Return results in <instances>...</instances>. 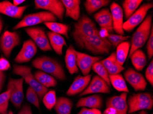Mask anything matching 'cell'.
I'll use <instances>...</instances> for the list:
<instances>
[{"label": "cell", "mask_w": 153, "mask_h": 114, "mask_svg": "<svg viewBox=\"0 0 153 114\" xmlns=\"http://www.w3.org/2000/svg\"><path fill=\"white\" fill-rule=\"evenodd\" d=\"M110 86L104 79L98 75H94L85 90L80 94L79 96H85L93 93H111Z\"/></svg>", "instance_id": "14"}, {"label": "cell", "mask_w": 153, "mask_h": 114, "mask_svg": "<svg viewBox=\"0 0 153 114\" xmlns=\"http://www.w3.org/2000/svg\"><path fill=\"white\" fill-rule=\"evenodd\" d=\"M47 36L49 40L50 44L57 54L62 55L64 46H67V43L64 38L60 34L51 31L48 32Z\"/></svg>", "instance_id": "24"}, {"label": "cell", "mask_w": 153, "mask_h": 114, "mask_svg": "<svg viewBox=\"0 0 153 114\" xmlns=\"http://www.w3.org/2000/svg\"><path fill=\"white\" fill-rule=\"evenodd\" d=\"M145 77L147 80L150 83V85H153V60H151L149 65L148 66L145 71Z\"/></svg>", "instance_id": "42"}, {"label": "cell", "mask_w": 153, "mask_h": 114, "mask_svg": "<svg viewBox=\"0 0 153 114\" xmlns=\"http://www.w3.org/2000/svg\"><path fill=\"white\" fill-rule=\"evenodd\" d=\"M91 74L86 76L79 75L76 76L66 92V95L71 96L81 94L88 86L91 81Z\"/></svg>", "instance_id": "19"}, {"label": "cell", "mask_w": 153, "mask_h": 114, "mask_svg": "<svg viewBox=\"0 0 153 114\" xmlns=\"http://www.w3.org/2000/svg\"><path fill=\"white\" fill-rule=\"evenodd\" d=\"M73 105L71 99L65 97H60L57 99L54 109L57 114H71Z\"/></svg>", "instance_id": "26"}, {"label": "cell", "mask_w": 153, "mask_h": 114, "mask_svg": "<svg viewBox=\"0 0 153 114\" xmlns=\"http://www.w3.org/2000/svg\"><path fill=\"white\" fill-rule=\"evenodd\" d=\"M75 53L76 56V65L83 76L88 75L94 64L102 59L101 57L92 56L76 50H75Z\"/></svg>", "instance_id": "13"}, {"label": "cell", "mask_w": 153, "mask_h": 114, "mask_svg": "<svg viewBox=\"0 0 153 114\" xmlns=\"http://www.w3.org/2000/svg\"><path fill=\"white\" fill-rule=\"evenodd\" d=\"M142 2V0H125L123 1V11L127 19L133 15Z\"/></svg>", "instance_id": "33"}, {"label": "cell", "mask_w": 153, "mask_h": 114, "mask_svg": "<svg viewBox=\"0 0 153 114\" xmlns=\"http://www.w3.org/2000/svg\"><path fill=\"white\" fill-rule=\"evenodd\" d=\"M92 69L99 77L104 79L111 88V82L109 79V74L107 72V69L103 66L100 62V61L94 63L92 66Z\"/></svg>", "instance_id": "34"}, {"label": "cell", "mask_w": 153, "mask_h": 114, "mask_svg": "<svg viewBox=\"0 0 153 114\" xmlns=\"http://www.w3.org/2000/svg\"><path fill=\"white\" fill-rule=\"evenodd\" d=\"M153 7V2L143 4L123 24V30L131 31L138 25L141 24L146 18L149 10Z\"/></svg>", "instance_id": "8"}, {"label": "cell", "mask_w": 153, "mask_h": 114, "mask_svg": "<svg viewBox=\"0 0 153 114\" xmlns=\"http://www.w3.org/2000/svg\"><path fill=\"white\" fill-rule=\"evenodd\" d=\"M13 71L16 75H19L24 79V81L30 85L37 93L39 99L42 100L44 96L48 91V88L43 86L38 82L31 72V68L25 65H14Z\"/></svg>", "instance_id": "4"}, {"label": "cell", "mask_w": 153, "mask_h": 114, "mask_svg": "<svg viewBox=\"0 0 153 114\" xmlns=\"http://www.w3.org/2000/svg\"><path fill=\"white\" fill-rule=\"evenodd\" d=\"M128 114L153 108V96L149 93H138L130 96L127 101Z\"/></svg>", "instance_id": "6"}, {"label": "cell", "mask_w": 153, "mask_h": 114, "mask_svg": "<svg viewBox=\"0 0 153 114\" xmlns=\"http://www.w3.org/2000/svg\"><path fill=\"white\" fill-rule=\"evenodd\" d=\"M113 21V31L118 35H124L123 30V11L121 6L116 2H113L110 6Z\"/></svg>", "instance_id": "17"}, {"label": "cell", "mask_w": 153, "mask_h": 114, "mask_svg": "<svg viewBox=\"0 0 153 114\" xmlns=\"http://www.w3.org/2000/svg\"><path fill=\"white\" fill-rule=\"evenodd\" d=\"M29 6L16 7L8 1L0 2V13L15 18H22L25 11Z\"/></svg>", "instance_id": "20"}, {"label": "cell", "mask_w": 153, "mask_h": 114, "mask_svg": "<svg viewBox=\"0 0 153 114\" xmlns=\"http://www.w3.org/2000/svg\"><path fill=\"white\" fill-rule=\"evenodd\" d=\"M57 20V18L53 14L48 11L30 14L25 16L13 29L16 30L19 28L33 26L45 22H56Z\"/></svg>", "instance_id": "7"}, {"label": "cell", "mask_w": 153, "mask_h": 114, "mask_svg": "<svg viewBox=\"0 0 153 114\" xmlns=\"http://www.w3.org/2000/svg\"><path fill=\"white\" fill-rule=\"evenodd\" d=\"M125 79L136 91H143L146 88L147 83L141 74L132 68H130L124 73Z\"/></svg>", "instance_id": "16"}, {"label": "cell", "mask_w": 153, "mask_h": 114, "mask_svg": "<svg viewBox=\"0 0 153 114\" xmlns=\"http://www.w3.org/2000/svg\"><path fill=\"white\" fill-rule=\"evenodd\" d=\"M111 1L109 0H87L84 6L88 14L91 15L103 7L108 6Z\"/></svg>", "instance_id": "31"}, {"label": "cell", "mask_w": 153, "mask_h": 114, "mask_svg": "<svg viewBox=\"0 0 153 114\" xmlns=\"http://www.w3.org/2000/svg\"></svg>", "instance_id": "52"}, {"label": "cell", "mask_w": 153, "mask_h": 114, "mask_svg": "<svg viewBox=\"0 0 153 114\" xmlns=\"http://www.w3.org/2000/svg\"><path fill=\"white\" fill-rule=\"evenodd\" d=\"M18 114H33L30 106L27 104H24Z\"/></svg>", "instance_id": "45"}, {"label": "cell", "mask_w": 153, "mask_h": 114, "mask_svg": "<svg viewBox=\"0 0 153 114\" xmlns=\"http://www.w3.org/2000/svg\"><path fill=\"white\" fill-rule=\"evenodd\" d=\"M5 79H6V75L3 72L0 71V92L2 90Z\"/></svg>", "instance_id": "47"}, {"label": "cell", "mask_w": 153, "mask_h": 114, "mask_svg": "<svg viewBox=\"0 0 153 114\" xmlns=\"http://www.w3.org/2000/svg\"><path fill=\"white\" fill-rule=\"evenodd\" d=\"M2 28H3V23H2L1 19L0 18V33H1Z\"/></svg>", "instance_id": "49"}, {"label": "cell", "mask_w": 153, "mask_h": 114, "mask_svg": "<svg viewBox=\"0 0 153 114\" xmlns=\"http://www.w3.org/2000/svg\"><path fill=\"white\" fill-rule=\"evenodd\" d=\"M124 68L123 66L119 65L116 60L115 63L107 70L109 75H114V74H119L123 70H124Z\"/></svg>", "instance_id": "41"}, {"label": "cell", "mask_w": 153, "mask_h": 114, "mask_svg": "<svg viewBox=\"0 0 153 114\" xmlns=\"http://www.w3.org/2000/svg\"><path fill=\"white\" fill-rule=\"evenodd\" d=\"M103 104L102 97L98 95H94L82 98L76 103V108L88 107L90 109H99Z\"/></svg>", "instance_id": "23"}, {"label": "cell", "mask_w": 153, "mask_h": 114, "mask_svg": "<svg viewBox=\"0 0 153 114\" xmlns=\"http://www.w3.org/2000/svg\"><path fill=\"white\" fill-rule=\"evenodd\" d=\"M33 67L42 71L60 80L66 79L63 68L58 61L50 57L42 56L34 59L32 63Z\"/></svg>", "instance_id": "2"}, {"label": "cell", "mask_w": 153, "mask_h": 114, "mask_svg": "<svg viewBox=\"0 0 153 114\" xmlns=\"http://www.w3.org/2000/svg\"><path fill=\"white\" fill-rule=\"evenodd\" d=\"M140 114H148L146 112H145V111H141L140 112Z\"/></svg>", "instance_id": "50"}, {"label": "cell", "mask_w": 153, "mask_h": 114, "mask_svg": "<svg viewBox=\"0 0 153 114\" xmlns=\"http://www.w3.org/2000/svg\"><path fill=\"white\" fill-rule=\"evenodd\" d=\"M111 46L107 38H101L97 34L85 38L80 48H85L94 54H109Z\"/></svg>", "instance_id": "5"}, {"label": "cell", "mask_w": 153, "mask_h": 114, "mask_svg": "<svg viewBox=\"0 0 153 114\" xmlns=\"http://www.w3.org/2000/svg\"><path fill=\"white\" fill-rule=\"evenodd\" d=\"M127 96L128 93L123 92L119 96L109 98L106 102V107L114 109L118 114H127L128 110Z\"/></svg>", "instance_id": "18"}, {"label": "cell", "mask_w": 153, "mask_h": 114, "mask_svg": "<svg viewBox=\"0 0 153 114\" xmlns=\"http://www.w3.org/2000/svg\"><path fill=\"white\" fill-rule=\"evenodd\" d=\"M37 53L36 43L31 39L25 41L20 51L16 57L14 61L18 63H25L30 61Z\"/></svg>", "instance_id": "15"}, {"label": "cell", "mask_w": 153, "mask_h": 114, "mask_svg": "<svg viewBox=\"0 0 153 114\" xmlns=\"http://www.w3.org/2000/svg\"><path fill=\"white\" fill-rule=\"evenodd\" d=\"M75 49L73 45H70L67 49L65 57L66 67L70 74L79 73V69L76 65V56Z\"/></svg>", "instance_id": "25"}, {"label": "cell", "mask_w": 153, "mask_h": 114, "mask_svg": "<svg viewBox=\"0 0 153 114\" xmlns=\"http://www.w3.org/2000/svg\"><path fill=\"white\" fill-rule=\"evenodd\" d=\"M152 21V15H148L145 18L143 22L133 34L131 38L129 57H130L131 55L136 50L140 49L143 46L148 40L153 26Z\"/></svg>", "instance_id": "3"}, {"label": "cell", "mask_w": 153, "mask_h": 114, "mask_svg": "<svg viewBox=\"0 0 153 114\" xmlns=\"http://www.w3.org/2000/svg\"><path fill=\"white\" fill-rule=\"evenodd\" d=\"M116 60H117V59H116V52H113L110 55V56L108 57V58L100 61V62L103 65V66L107 70L115 63Z\"/></svg>", "instance_id": "39"}, {"label": "cell", "mask_w": 153, "mask_h": 114, "mask_svg": "<svg viewBox=\"0 0 153 114\" xmlns=\"http://www.w3.org/2000/svg\"><path fill=\"white\" fill-rule=\"evenodd\" d=\"M35 8L44 9L52 13L61 21L63 20L65 8L60 0H35Z\"/></svg>", "instance_id": "10"}, {"label": "cell", "mask_w": 153, "mask_h": 114, "mask_svg": "<svg viewBox=\"0 0 153 114\" xmlns=\"http://www.w3.org/2000/svg\"><path fill=\"white\" fill-rule=\"evenodd\" d=\"M10 68L9 62L3 57L0 58V71L4 72L8 70Z\"/></svg>", "instance_id": "43"}, {"label": "cell", "mask_w": 153, "mask_h": 114, "mask_svg": "<svg viewBox=\"0 0 153 114\" xmlns=\"http://www.w3.org/2000/svg\"><path fill=\"white\" fill-rule=\"evenodd\" d=\"M44 24L52 32L63 35L68 39V32L71 28L69 25L56 22H45Z\"/></svg>", "instance_id": "30"}, {"label": "cell", "mask_w": 153, "mask_h": 114, "mask_svg": "<svg viewBox=\"0 0 153 114\" xmlns=\"http://www.w3.org/2000/svg\"><path fill=\"white\" fill-rule=\"evenodd\" d=\"M77 114H102V113L98 109L82 107L79 112Z\"/></svg>", "instance_id": "44"}, {"label": "cell", "mask_w": 153, "mask_h": 114, "mask_svg": "<svg viewBox=\"0 0 153 114\" xmlns=\"http://www.w3.org/2000/svg\"><path fill=\"white\" fill-rule=\"evenodd\" d=\"M33 76L39 83L46 88L55 87L57 85V80L54 77L40 70L36 72Z\"/></svg>", "instance_id": "27"}, {"label": "cell", "mask_w": 153, "mask_h": 114, "mask_svg": "<svg viewBox=\"0 0 153 114\" xmlns=\"http://www.w3.org/2000/svg\"><path fill=\"white\" fill-rule=\"evenodd\" d=\"M109 34V32L105 28H100L99 31V35L102 38H107Z\"/></svg>", "instance_id": "46"}, {"label": "cell", "mask_w": 153, "mask_h": 114, "mask_svg": "<svg viewBox=\"0 0 153 114\" xmlns=\"http://www.w3.org/2000/svg\"><path fill=\"white\" fill-rule=\"evenodd\" d=\"M56 93L53 90L47 92L42 99L44 104L45 107L50 110L54 108L56 104Z\"/></svg>", "instance_id": "35"}, {"label": "cell", "mask_w": 153, "mask_h": 114, "mask_svg": "<svg viewBox=\"0 0 153 114\" xmlns=\"http://www.w3.org/2000/svg\"><path fill=\"white\" fill-rule=\"evenodd\" d=\"M62 1L65 7V16L78 21L80 18V1L62 0Z\"/></svg>", "instance_id": "22"}, {"label": "cell", "mask_w": 153, "mask_h": 114, "mask_svg": "<svg viewBox=\"0 0 153 114\" xmlns=\"http://www.w3.org/2000/svg\"><path fill=\"white\" fill-rule=\"evenodd\" d=\"M10 100V91L9 90H7L0 95V114L7 113Z\"/></svg>", "instance_id": "36"}, {"label": "cell", "mask_w": 153, "mask_h": 114, "mask_svg": "<svg viewBox=\"0 0 153 114\" xmlns=\"http://www.w3.org/2000/svg\"><path fill=\"white\" fill-rule=\"evenodd\" d=\"M20 43L19 35L16 32L6 31L0 38V48L7 58H9L14 48Z\"/></svg>", "instance_id": "12"}, {"label": "cell", "mask_w": 153, "mask_h": 114, "mask_svg": "<svg viewBox=\"0 0 153 114\" xmlns=\"http://www.w3.org/2000/svg\"><path fill=\"white\" fill-rule=\"evenodd\" d=\"M147 51L149 60H150L153 56V27L152 26L151 32L147 43Z\"/></svg>", "instance_id": "40"}, {"label": "cell", "mask_w": 153, "mask_h": 114, "mask_svg": "<svg viewBox=\"0 0 153 114\" xmlns=\"http://www.w3.org/2000/svg\"><path fill=\"white\" fill-rule=\"evenodd\" d=\"M109 77L111 85L117 90L128 93L129 92L126 81L122 74H119L114 75H109Z\"/></svg>", "instance_id": "32"}, {"label": "cell", "mask_w": 153, "mask_h": 114, "mask_svg": "<svg viewBox=\"0 0 153 114\" xmlns=\"http://www.w3.org/2000/svg\"><path fill=\"white\" fill-rule=\"evenodd\" d=\"M25 31L42 51L52 50L48 37L42 28L39 27H26Z\"/></svg>", "instance_id": "11"}, {"label": "cell", "mask_w": 153, "mask_h": 114, "mask_svg": "<svg viewBox=\"0 0 153 114\" xmlns=\"http://www.w3.org/2000/svg\"><path fill=\"white\" fill-rule=\"evenodd\" d=\"M130 38V36H125L123 35H118V34H113L109 33L107 39L109 41L111 45L114 47H117L118 45L122 42L127 41Z\"/></svg>", "instance_id": "38"}, {"label": "cell", "mask_w": 153, "mask_h": 114, "mask_svg": "<svg viewBox=\"0 0 153 114\" xmlns=\"http://www.w3.org/2000/svg\"><path fill=\"white\" fill-rule=\"evenodd\" d=\"M130 47V43L127 41L122 42L117 47L116 52L117 61L121 66L123 65L128 55Z\"/></svg>", "instance_id": "29"}, {"label": "cell", "mask_w": 153, "mask_h": 114, "mask_svg": "<svg viewBox=\"0 0 153 114\" xmlns=\"http://www.w3.org/2000/svg\"><path fill=\"white\" fill-rule=\"evenodd\" d=\"M99 31L94 22L86 15H82L77 22L74 24L72 36L76 44L80 47L85 38L99 34Z\"/></svg>", "instance_id": "1"}, {"label": "cell", "mask_w": 153, "mask_h": 114, "mask_svg": "<svg viewBox=\"0 0 153 114\" xmlns=\"http://www.w3.org/2000/svg\"><path fill=\"white\" fill-rule=\"evenodd\" d=\"M25 1V0H13V4L16 7H19V5H21Z\"/></svg>", "instance_id": "48"}, {"label": "cell", "mask_w": 153, "mask_h": 114, "mask_svg": "<svg viewBox=\"0 0 153 114\" xmlns=\"http://www.w3.org/2000/svg\"><path fill=\"white\" fill-rule=\"evenodd\" d=\"M23 78L19 79L10 78L7 86V90L10 91V100L16 108H20L24 99Z\"/></svg>", "instance_id": "9"}, {"label": "cell", "mask_w": 153, "mask_h": 114, "mask_svg": "<svg viewBox=\"0 0 153 114\" xmlns=\"http://www.w3.org/2000/svg\"><path fill=\"white\" fill-rule=\"evenodd\" d=\"M8 114H13V111H12V110H10L9 112H8Z\"/></svg>", "instance_id": "51"}, {"label": "cell", "mask_w": 153, "mask_h": 114, "mask_svg": "<svg viewBox=\"0 0 153 114\" xmlns=\"http://www.w3.org/2000/svg\"><path fill=\"white\" fill-rule=\"evenodd\" d=\"M130 58L133 65L137 71H141L146 65V56L141 49L136 50Z\"/></svg>", "instance_id": "28"}, {"label": "cell", "mask_w": 153, "mask_h": 114, "mask_svg": "<svg viewBox=\"0 0 153 114\" xmlns=\"http://www.w3.org/2000/svg\"><path fill=\"white\" fill-rule=\"evenodd\" d=\"M93 17L100 28H105L110 33L113 32L112 15L109 9L103 8L94 14Z\"/></svg>", "instance_id": "21"}, {"label": "cell", "mask_w": 153, "mask_h": 114, "mask_svg": "<svg viewBox=\"0 0 153 114\" xmlns=\"http://www.w3.org/2000/svg\"><path fill=\"white\" fill-rule=\"evenodd\" d=\"M26 99L29 102L36 106L38 109H40L39 98L36 91L30 86H29L27 90Z\"/></svg>", "instance_id": "37"}]
</instances>
